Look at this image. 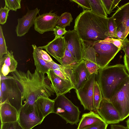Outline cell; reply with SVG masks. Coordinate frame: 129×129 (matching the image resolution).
Wrapping results in <instances>:
<instances>
[{
    "mask_svg": "<svg viewBox=\"0 0 129 129\" xmlns=\"http://www.w3.org/2000/svg\"><path fill=\"white\" fill-rule=\"evenodd\" d=\"M32 46L33 49V57L36 69L44 74H47L50 70V63L53 60L46 51L39 47L33 44Z\"/></svg>",
    "mask_w": 129,
    "mask_h": 129,
    "instance_id": "cell-14",
    "label": "cell"
},
{
    "mask_svg": "<svg viewBox=\"0 0 129 129\" xmlns=\"http://www.w3.org/2000/svg\"><path fill=\"white\" fill-rule=\"evenodd\" d=\"M108 19L98 15L91 10L83 11L75 19L74 29L84 43L103 40L110 38Z\"/></svg>",
    "mask_w": 129,
    "mask_h": 129,
    "instance_id": "cell-2",
    "label": "cell"
},
{
    "mask_svg": "<svg viewBox=\"0 0 129 129\" xmlns=\"http://www.w3.org/2000/svg\"><path fill=\"white\" fill-rule=\"evenodd\" d=\"M121 49L124 52L125 54L129 57V40L126 37L123 40Z\"/></svg>",
    "mask_w": 129,
    "mask_h": 129,
    "instance_id": "cell-39",
    "label": "cell"
},
{
    "mask_svg": "<svg viewBox=\"0 0 129 129\" xmlns=\"http://www.w3.org/2000/svg\"><path fill=\"white\" fill-rule=\"evenodd\" d=\"M91 75L83 59L73 69L70 79L75 91L82 88L88 80Z\"/></svg>",
    "mask_w": 129,
    "mask_h": 129,
    "instance_id": "cell-13",
    "label": "cell"
},
{
    "mask_svg": "<svg viewBox=\"0 0 129 129\" xmlns=\"http://www.w3.org/2000/svg\"><path fill=\"white\" fill-rule=\"evenodd\" d=\"M57 61L64 67L72 69L79 63L69 50L67 46L63 57Z\"/></svg>",
    "mask_w": 129,
    "mask_h": 129,
    "instance_id": "cell-23",
    "label": "cell"
},
{
    "mask_svg": "<svg viewBox=\"0 0 129 129\" xmlns=\"http://www.w3.org/2000/svg\"><path fill=\"white\" fill-rule=\"evenodd\" d=\"M109 101L118 112L121 121L129 116V76L125 79Z\"/></svg>",
    "mask_w": 129,
    "mask_h": 129,
    "instance_id": "cell-7",
    "label": "cell"
},
{
    "mask_svg": "<svg viewBox=\"0 0 129 129\" xmlns=\"http://www.w3.org/2000/svg\"><path fill=\"white\" fill-rule=\"evenodd\" d=\"M112 16L117 27L121 26L125 28V38L129 34V2L119 7Z\"/></svg>",
    "mask_w": 129,
    "mask_h": 129,
    "instance_id": "cell-18",
    "label": "cell"
},
{
    "mask_svg": "<svg viewBox=\"0 0 129 129\" xmlns=\"http://www.w3.org/2000/svg\"><path fill=\"white\" fill-rule=\"evenodd\" d=\"M52 71L56 75L62 79L70 80V77L61 71L58 70H54Z\"/></svg>",
    "mask_w": 129,
    "mask_h": 129,
    "instance_id": "cell-40",
    "label": "cell"
},
{
    "mask_svg": "<svg viewBox=\"0 0 129 129\" xmlns=\"http://www.w3.org/2000/svg\"><path fill=\"white\" fill-rule=\"evenodd\" d=\"M7 47L6 46L5 39L4 36L2 27L0 26V60L3 56L7 53Z\"/></svg>",
    "mask_w": 129,
    "mask_h": 129,
    "instance_id": "cell-29",
    "label": "cell"
},
{
    "mask_svg": "<svg viewBox=\"0 0 129 129\" xmlns=\"http://www.w3.org/2000/svg\"><path fill=\"white\" fill-rule=\"evenodd\" d=\"M57 96L69 92L74 87L70 80L63 79L56 75L52 70L47 74Z\"/></svg>",
    "mask_w": 129,
    "mask_h": 129,
    "instance_id": "cell-16",
    "label": "cell"
},
{
    "mask_svg": "<svg viewBox=\"0 0 129 129\" xmlns=\"http://www.w3.org/2000/svg\"><path fill=\"white\" fill-rule=\"evenodd\" d=\"M73 20V18L71 13L65 12L59 16L56 25L62 28H65L67 26L70 25V24Z\"/></svg>",
    "mask_w": 129,
    "mask_h": 129,
    "instance_id": "cell-26",
    "label": "cell"
},
{
    "mask_svg": "<svg viewBox=\"0 0 129 129\" xmlns=\"http://www.w3.org/2000/svg\"><path fill=\"white\" fill-rule=\"evenodd\" d=\"M5 6L10 10L16 11L21 8V0H5Z\"/></svg>",
    "mask_w": 129,
    "mask_h": 129,
    "instance_id": "cell-30",
    "label": "cell"
},
{
    "mask_svg": "<svg viewBox=\"0 0 129 129\" xmlns=\"http://www.w3.org/2000/svg\"><path fill=\"white\" fill-rule=\"evenodd\" d=\"M103 99L101 91L97 81L95 82L93 90V112L97 113L101 103Z\"/></svg>",
    "mask_w": 129,
    "mask_h": 129,
    "instance_id": "cell-25",
    "label": "cell"
},
{
    "mask_svg": "<svg viewBox=\"0 0 129 129\" xmlns=\"http://www.w3.org/2000/svg\"><path fill=\"white\" fill-rule=\"evenodd\" d=\"M53 31L55 36V38L60 37L64 35L68 31L65 28H63L58 26L56 25L54 28Z\"/></svg>",
    "mask_w": 129,
    "mask_h": 129,
    "instance_id": "cell-36",
    "label": "cell"
},
{
    "mask_svg": "<svg viewBox=\"0 0 129 129\" xmlns=\"http://www.w3.org/2000/svg\"><path fill=\"white\" fill-rule=\"evenodd\" d=\"M105 40L107 41L112 43L117 48H121L123 40L109 38H107Z\"/></svg>",
    "mask_w": 129,
    "mask_h": 129,
    "instance_id": "cell-37",
    "label": "cell"
},
{
    "mask_svg": "<svg viewBox=\"0 0 129 129\" xmlns=\"http://www.w3.org/2000/svg\"><path fill=\"white\" fill-rule=\"evenodd\" d=\"M18 64L14 58L13 52L12 50L10 51L8 50L7 53L0 60V75L6 76L9 73L15 72Z\"/></svg>",
    "mask_w": 129,
    "mask_h": 129,
    "instance_id": "cell-20",
    "label": "cell"
},
{
    "mask_svg": "<svg viewBox=\"0 0 129 129\" xmlns=\"http://www.w3.org/2000/svg\"><path fill=\"white\" fill-rule=\"evenodd\" d=\"M0 104L8 100L19 113L22 106L21 93L12 76L0 75Z\"/></svg>",
    "mask_w": 129,
    "mask_h": 129,
    "instance_id": "cell-5",
    "label": "cell"
},
{
    "mask_svg": "<svg viewBox=\"0 0 129 129\" xmlns=\"http://www.w3.org/2000/svg\"><path fill=\"white\" fill-rule=\"evenodd\" d=\"M106 12L110 15L114 9L113 6L114 0H101Z\"/></svg>",
    "mask_w": 129,
    "mask_h": 129,
    "instance_id": "cell-33",
    "label": "cell"
},
{
    "mask_svg": "<svg viewBox=\"0 0 129 129\" xmlns=\"http://www.w3.org/2000/svg\"><path fill=\"white\" fill-rule=\"evenodd\" d=\"M1 123V129H23L18 121Z\"/></svg>",
    "mask_w": 129,
    "mask_h": 129,
    "instance_id": "cell-31",
    "label": "cell"
},
{
    "mask_svg": "<svg viewBox=\"0 0 129 129\" xmlns=\"http://www.w3.org/2000/svg\"><path fill=\"white\" fill-rule=\"evenodd\" d=\"M110 127L111 129H128L127 127L121 125L113 124Z\"/></svg>",
    "mask_w": 129,
    "mask_h": 129,
    "instance_id": "cell-42",
    "label": "cell"
},
{
    "mask_svg": "<svg viewBox=\"0 0 129 129\" xmlns=\"http://www.w3.org/2000/svg\"><path fill=\"white\" fill-rule=\"evenodd\" d=\"M40 10L37 8L31 10L27 9L26 14L21 18H18V24L15 30L17 36H23L28 32L34 24L35 18Z\"/></svg>",
    "mask_w": 129,
    "mask_h": 129,
    "instance_id": "cell-15",
    "label": "cell"
},
{
    "mask_svg": "<svg viewBox=\"0 0 129 129\" xmlns=\"http://www.w3.org/2000/svg\"><path fill=\"white\" fill-rule=\"evenodd\" d=\"M83 59L92 62L100 68L108 66L121 49L105 40L93 42L84 43L81 40Z\"/></svg>",
    "mask_w": 129,
    "mask_h": 129,
    "instance_id": "cell-4",
    "label": "cell"
},
{
    "mask_svg": "<svg viewBox=\"0 0 129 129\" xmlns=\"http://www.w3.org/2000/svg\"><path fill=\"white\" fill-rule=\"evenodd\" d=\"M10 10L5 6L1 7L0 9V23L2 25L5 24L6 22Z\"/></svg>",
    "mask_w": 129,
    "mask_h": 129,
    "instance_id": "cell-32",
    "label": "cell"
},
{
    "mask_svg": "<svg viewBox=\"0 0 129 129\" xmlns=\"http://www.w3.org/2000/svg\"><path fill=\"white\" fill-rule=\"evenodd\" d=\"M123 59L124 65L126 70L129 74V57L125 54L123 57Z\"/></svg>",
    "mask_w": 129,
    "mask_h": 129,
    "instance_id": "cell-41",
    "label": "cell"
},
{
    "mask_svg": "<svg viewBox=\"0 0 129 129\" xmlns=\"http://www.w3.org/2000/svg\"><path fill=\"white\" fill-rule=\"evenodd\" d=\"M39 47L46 51L57 60L63 57L66 45L64 37L55 38L46 45Z\"/></svg>",
    "mask_w": 129,
    "mask_h": 129,
    "instance_id": "cell-17",
    "label": "cell"
},
{
    "mask_svg": "<svg viewBox=\"0 0 129 129\" xmlns=\"http://www.w3.org/2000/svg\"><path fill=\"white\" fill-rule=\"evenodd\" d=\"M97 113L108 124H114L121 121L119 114L112 103L103 99Z\"/></svg>",
    "mask_w": 129,
    "mask_h": 129,
    "instance_id": "cell-12",
    "label": "cell"
},
{
    "mask_svg": "<svg viewBox=\"0 0 129 129\" xmlns=\"http://www.w3.org/2000/svg\"><path fill=\"white\" fill-rule=\"evenodd\" d=\"M44 118L36 106L21 107L18 121L23 129H31L41 124Z\"/></svg>",
    "mask_w": 129,
    "mask_h": 129,
    "instance_id": "cell-8",
    "label": "cell"
},
{
    "mask_svg": "<svg viewBox=\"0 0 129 129\" xmlns=\"http://www.w3.org/2000/svg\"><path fill=\"white\" fill-rule=\"evenodd\" d=\"M0 114L1 123L18 121L19 113L8 100L0 104Z\"/></svg>",
    "mask_w": 129,
    "mask_h": 129,
    "instance_id": "cell-19",
    "label": "cell"
},
{
    "mask_svg": "<svg viewBox=\"0 0 129 129\" xmlns=\"http://www.w3.org/2000/svg\"><path fill=\"white\" fill-rule=\"evenodd\" d=\"M91 7V10L96 14L107 18L106 13L101 0H88Z\"/></svg>",
    "mask_w": 129,
    "mask_h": 129,
    "instance_id": "cell-24",
    "label": "cell"
},
{
    "mask_svg": "<svg viewBox=\"0 0 129 129\" xmlns=\"http://www.w3.org/2000/svg\"><path fill=\"white\" fill-rule=\"evenodd\" d=\"M63 37L68 50L79 62L83 60V51L81 40L77 32L74 29L69 30Z\"/></svg>",
    "mask_w": 129,
    "mask_h": 129,
    "instance_id": "cell-11",
    "label": "cell"
},
{
    "mask_svg": "<svg viewBox=\"0 0 129 129\" xmlns=\"http://www.w3.org/2000/svg\"><path fill=\"white\" fill-rule=\"evenodd\" d=\"M50 70H58L67 75L70 77L72 72V69L67 68L62 65L59 64L53 60L50 62Z\"/></svg>",
    "mask_w": 129,
    "mask_h": 129,
    "instance_id": "cell-28",
    "label": "cell"
},
{
    "mask_svg": "<svg viewBox=\"0 0 129 129\" xmlns=\"http://www.w3.org/2000/svg\"><path fill=\"white\" fill-rule=\"evenodd\" d=\"M70 1L77 4L78 7H80L82 8L83 11L91 10L88 0H71Z\"/></svg>",
    "mask_w": 129,
    "mask_h": 129,
    "instance_id": "cell-34",
    "label": "cell"
},
{
    "mask_svg": "<svg viewBox=\"0 0 129 129\" xmlns=\"http://www.w3.org/2000/svg\"><path fill=\"white\" fill-rule=\"evenodd\" d=\"M54 103V100L43 96L38 97L35 102L36 107L44 118L53 113Z\"/></svg>",
    "mask_w": 129,
    "mask_h": 129,
    "instance_id": "cell-21",
    "label": "cell"
},
{
    "mask_svg": "<svg viewBox=\"0 0 129 129\" xmlns=\"http://www.w3.org/2000/svg\"><path fill=\"white\" fill-rule=\"evenodd\" d=\"M116 34L118 39L123 40L125 38V29L124 27L121 26L117 27Z\"/></svg>",
    "mask_w": 129,
    "mask_h": 129,
    "instance_id": "cell-38",
    "label": "cell"
},
{
    "mask_svg": "<svg viewBox=\"0 0 129 129\" xmlns=\"http://www.w3.org/2000/svg\"><path fill=\"white\" fill-rule=\"evenodd\" d=\"M127 127L129 129V118L126 121Z\"/></svg>",
    "mask_w": 129,
    "mask_h": 129,
    "instance_id": "cell-43",
    "label": "cell"
},
{
    "mask_svg": "<svg viewBox=\"0 0 129 129\" xmlns=\"http://www.w3.org/2000/svg\"><path fill=\"white\" fill-rule=\"evenodd\" d=\"M108 28L110 38H117L116 34L117 26L112 16L109 18L108 21Z\"/></svg>",
    "mask_w": 129,
    "mask_h": 129,
    "instance_id": "cell-27",
    "label": "cell"
},
{
    "mask_svg": "<svg viewBox=\"0 0 129 129\" xmlns=\"http://www.w3.org/2000/svg\"><path fill=\"white\" fill-rule=\"evenodd\" d=\"M97 81L103 99L110 101L116 91L129 76L124 65L107 66L98 71Z\"/></svg>",
    "mask_w": 129,
    "mask_h": 129,
    "instance_id": "cell-3",
    "label": "cell"
},
{
    "mask_svg": "<svg viewBox=\"0 0 129 129\" xmlns=\"http://www.w3.org/2000/svg\"><path fill=\"white\" fill-rule=\"evenodd\" d=\"M108 125L103 120L82 129H107Z\"/></svg>",
    "mask_w": 129,
    "mask_h": 129,
    "instance_id": "cell-35",
    "label": "cell"
},
{
    "mask_svg": "<svg viewBox=\"0 0 129 129\" xmlns=\"http://www.w3.org/2000/svg\"><path fill=\"white\" fill-rule=\"evenodd\" d=\"M11 74L21 91L22 107L35 106L38 97L43 96L49 98L55 93L47 76L36 69L33 73L29 70L25 72L16 70Z\"/></svg>",
    "mask_w": 129,
    "mask_h": 129,
    "instance_id": "cell-1",
    "label": "cell"
},
{
    "mask_svg": "<svg viewBox=\"0 0 129 129\" xmlns=\"http://www.w3.org/2000/svg\"><path fill=\"white\" fill-rule=\"evenodd\" d=\"M96 74L91 75L88 80L81 88L76 91L77 96L84 110L93 111L94 87Z\"/></svg>",
    "mask_w": 129,
    "mask_h": 129,
    "instance_id": "cell-9",
    "label": "cell"
},
{
    "mask_svg": "<svg viewBox=\"0 0 129 129\" xmlns=\"http://www.w3.org/2000/svg\"><path fill=\"white\" fill-rule=\"evenodd\" d=\"M54 100V103L53 113L59 116L67 123L77 124L80 121L81 112L79 108L64 94L57 96Z\"/></svg>",
    "mask_w": 129,
    "mask_h": 129,
    "instance_id": "cell-6",
    "label": "cell"
},
{
    "mask_svg": "<svg viewBox=\"0 0 129 129\" xmlns=\"http://www.w3.org/2000/svg\"><path fill=\"white\" fill-rule=\"evenodd\" d=\"M59 17L51 11L39 15L35 20V30L41 34L47 31H53Z\"/></svg>",
    "mask_w": 129,
    "mask_h": 129,
    "instance_id": "cell-10",
    "label": "cell"
},
{
    "mask_svg": "<svg viewBox=\"0 0 129 129\" xmlns=\"http://www.w3.org/2000/svg\"><path fill=\"white\" fill-rule=\"evenodd\" d=\"M103 120L96 113L90 111L83 114L77 129H82Z\"/></svg>",
    "mask_w": 129,
    "mask_h": 129,
    "instance_id": "cell-22",
    "label": "cell"
}]
</instances>
